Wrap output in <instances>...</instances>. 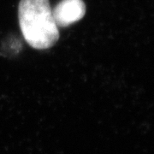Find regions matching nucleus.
<instances>
[{"label":"nucleus","mask_w":154,"mask_h":154,"mask_svg":"<svg viewBox=\"0 0 154 154\" xmlns=\"http://www.w3.org/2000/svg\"><path fill=\"white\" fill-rule=\"evenodd\" d=\"M22 36L31 47L46 50L59 38L49 0H21L18 8Z\"/></svg>","instance_id":"obj_1"},{"label":"nucleus","mask_w":154,"mask_h":154,"mask_svg":"<svg viewBox=\"0 0 154 154\" xmlns=\"http://www.w3.org/2000/svg\"><path fill=\"white\" fill-rule=\"evenodd\" d=\"M86 13L83 0H61L52 10L57 28H66L82 20Z\"/></svg>","instance_id":"obj_2"}]
</instances>
